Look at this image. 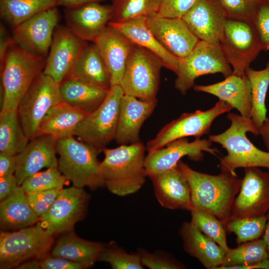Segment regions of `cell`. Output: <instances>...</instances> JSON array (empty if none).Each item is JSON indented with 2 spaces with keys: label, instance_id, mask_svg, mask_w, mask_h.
<instances>
[{
  "label": "cell",
  "instance_id": "1",
  "mask_svg": "<svg viewBox=\"0 0 269 269\" xmlns=\"http://www.w3.org/2000/svg\"><path fill=\"white\" fill-rule=\"evenodd\" d=\"M177 166L188 182L192 209L215 216L225 225L242 179L228 172L211 175L193 170L181 160Z\"/></svg>",
  "mask_w": 269,
  "mask_h": 269
},
{
  "label": "cell",
  "instance_id": "2",
  "mask_svg": "<svg viewBox=\"0 0 269 269\" xmlns=\"http://www.w3.org/2000/svg\"><path fill=\"white\" fill-rule=\"evenodd\" d=\"M145 149L139 141L103 150L104 158L100 162V172L104 186L111 193L125 196L142 187L147 176L144 167Z\"/></svg>",
  "mask_w": 269,
  "mask_h": 269
},
{
  "label": "cell",
  "instance_id": "3",
  "mask_svg": "<svg viewBox=\"0 0 269 269\" xmlns=\"http://www.w3.org/2000/svg\"><path fill=\"white\" fill-rule=\"evenodd\" d=\"M227 118L230 122V127L221 134L209 136L212 142L220 144L227 151V154L220 158L221 170L237 175L236 170L239 168L264 167L269 170V151L256 147L246 135L248 132L259 134L251 119L232 113Z\"/></svg>",
  "mask_w": 269,
  "mask_h": 269
},
{
  "label": "cell",
  "instance_id": "4",
  "mask_svg": "<svg viewBox=\"0 0 269 269\" xmlns=\"http://www.w3.org/2000/svg\"><path fill=\"white\" fill-rule=\"evenodd\" d=\"M46 58L28 51L16 43L9 47L0 70L1 111L17 110L21 99L35 78L43 72Z\"/></svg>",
  "mask_w": 269,
  "mask_h": 269
},
{
  "label": "cell",
  "instance_id": "5",
  "mask_svg": "<svg viewBox=\"0 0 269 269\" xmlns=\"http://www.w3.org/2000/svg\"><path fill=\"white\" fill-rule=\"evenodd\" d=\"M56 149L58 168L73 186L93 190L104 186L99 151L74 136L57 139Z\"/></svg>",
  "mask_w": 269,
  "mask_h": 269
},
{
  "label": "cell",
  "instance_id": "6",
  "mask_svg": "<svg viewBox=\"0 0 269 269\" xmlns=\"http://www.w3.org/2000/svg\"><path fill=\"white\" fill-rule=\"evenodd\" d=\"M53 235L45 230L39 221L34 226L15 232H1L0 268H16L31 260H41L52 247Z\"/></svg>",
  "mask_w": 269,
  "mask_h": 269
},
{
  "label": "cell",
  "instance_id": "7",
  "mask_svg": "<svg viewBox=\"0 0 269 269\" xmlns=\"http://www.w3.org/2000/svg\"><path fill=\"white\" fill-rule=\"evenodd\" d=\"M124 95L120 85L112 86L102 104L79 123L74 136L102 152L115 139L120 104Z\"/></svg>",
  "mask_w": 269,
  "mask_h": 269
},
{
  "label": "cell",
  "instance_id": "8",
  "mask_svg": "<svg viewBox=\"0 0 269 269\" xmlns=\"http://www.w3.org/2000/svg\"><path fill=\"white\" fill-rule=\"evenodd\" d=\"M216 73H221L226 78L233 74V69L220 43L199 40L188 54L179 59L174 87L185 95L194 87L198 77Z\"/></svg>",
  "mask_w": 269,
  "mask_h": 269
},
{
  "label": "cell",
  "instance_id": "9",
  "mask_svg": "<svg viewBox=\"0 0 269 269\" xmlns=\"http://www.w3.org/2000/svg\"><path fill=\"white\" fill-rule=\"evenodd\" d=\"M162 67L157 56L134 45L120 84L124 94L145 101L156 99Z\"/></svg>",
  "mask_w": 269,
  "mask_h": 269
},
{
  "label": "cell",
  "instance_id": "10",
  "mask_svg": "<svg viewBox=\"0 0 269 269\" xmlns=\"http://www.w3.org/2000/svg\"><path fill=\"white\" fill-rule=\"evenodd\" d=\"M62 102L60 84L42 72L21 99L16 110L29 140L39 135L41 122L48 111Z\"/></svg>",
  "mask_w": 269,
  "mask_h": 269
},
{
  "label": "cell",
  "instance_id": "11",
  "mask_svg": "<svg viewBox=\"0 0 269 269\" xmlns=\"http://www.w3.org/2000/svg\"><path fill=\"white\" fill-rule=\"evenodd\" d=\"M233 74L242 75L262 50L251 22L227 18L220 42Z\"/></svg>",
  "mask_w": 269,
  "mask_h": 269
},
{
  "label": "cell",
  "instance_id": "12",
  "mask_svg": "<svg viewBox=\"0 0 269 269\" xmlns=\"http://www.w3.org/2000/svg\"><path fill=\"white\" fill-rule=\"evenodd\" d=\"M234 108L219 100L211 108L182 114L179 118L164 126L146 144L148 152L160 149L171 142L188 136L200 138L209 134L213 121L219 116Z\"/></svg>",
  "mask_w": 269,
  "mask_h": 269
},
{
  "label": "cell",
  "instance_id": "13",
  "mask_svg": "<svg viewBox=\"0 0 269 269\" xmlns=\"http://www.w3.org/2000/svg\"><path fill=\"white\" fill-rule=\"evenodd\" d=\"M269 212V171L244 168L239 192L234 199L229 220L258 217Z\"/></svg>",
  "mask_w": 269,
  "mask_h": 269
},
{
  "label": "cell",
  "instance_id": "14",
  "mask_svg": "<svg viewBox=\"0 0 269 269\" xmlns=\"http://www.w3.org/2000/svg\"><path fill=\"white\" fill-rule=\"evenodd\" d=\"M89 200L83 188H62L50 208L39 217V221L52 235L72 231L85 215Z\"/></svg>",
  "mask_w": 269,
  "mask_h": 269
},
{
  "label": "cell",
  "instance_id": "15",
  "mask_svg": "<svg viewBox=\"0 0 269 269\" xmlns=\"http://www.w3.org/2000/svg\"><path fill=\"white\" fill-rule=\"evenodd\" d=\"M88 44L66 26L57 25L46 58L43 71L58 83L70 74L78 58Z\"/></svg>",
  "mask_w": 269,
  "mask_h": 269
},
{
  "label": "cell",
  "instance_id": "16",
  "mask_svg": "<svg viewBox=\"0 0 269 269\" xmlns=\"http://www.w3.org/2000/svg\"><path fill=\"white\" fill-rule=\"evenodd\" d=\"M212 145L209 139L197 138L190 142L185 137L174 140L160 149L148 152L144 161L147 176L174 167L184 156L194 161H200L203 159L204 152L217 156L219 151L212 147Z\"/></svg>",
  "mask_w": 269,
  "mask_h": 269
},
{
  "label": "cell",
  "instance_id": "17",
  "mask_svg": "<svg viewBox=\"0 0 269 269\" xmlns=\"http://www.w3.org/2000/svg\"><path fill=\"white\" fill-rule=\"evenodd\" d=\"M60 19L57 7L44 11L14 27L12 37L20 47L46 57Z\"/></svg>",
  "mask_w": 269,
  "mask_h": 269
},
{
  "label": "cell",
  "instance_id": "18",
  "mask_svg": "<svg viewBox=\"0 0 269 269\" xmlns=\"http://www.w3.org/2000/svg\"><path fill=\"white\" fill-rule=\"evenodd\" d=\"M66 26L76 35L93 43L104 31L113 16L112 4L87 3L64 11Z\"/></svg>",
  "mask_w": 269,
  "mask_h": 269
},
{
  "label": "cell",
  "instance_id": "19",
  "mask_svg": "<svg viewBox=\"0 0 269 269\" xmlns=\"http://www.w3.org/2000/svg\"><path fill=\"white\" fill-rule=\"evenodd\" d=\"M146 20L148 26L160 44L179 59L188 54L200 40L182 18L154 14L146 17Z\"/></svg>",
  "mask_w": 269,
  "mask_h": 269
},
{
  "label": "cell",
  "instance_id": "20",
  "mask_svg": "<svg viewBox=\"0 0 269 269\" xmlns=\"http://www.w3.org/2000/svg\"><path fill=\"white\" fill-rule=\"evenodd\" d=\"M182 18L200 40L220 43L227 17L218 0H196Z\"/></svg>",
  "mask_w": 269,
  "mask_h": 269
},
{
  "label": "cell",
  "instance_id": "21",
  "mask_svg": "<svg viewBox=\"0 0 269 269\" xmlns=\"http://www.w3.org/2000/svg\"><path fill=\"white\" fill-rule=\"evenodd\" d=\"M57 140L50 135H40L30 140L24 149L16 155L14 175L19 186L27 177L43 168L58 167Z\"/></svg>",
  "mask_w": 269,
  "mask_h": 269
},
{
  "label": "cell",
  "instance_id": "22",
  "mask_svg": "<svg viewBox=\"0 0 269 269\" xmlns=\"http://www.w3.org/2000/svg\"><path fill=\"white\" fill-rule=\"evenodd\" d=\"M157 103L156 99L145 101L124 94L119 108L115 139L121 144L139 141V132L144 121L151 115Z\"/></svg>",
  "mask_w": 269,
  "mask_h": 269
},
{
  "label": "cell",
  "instance_id": "23",
  "mask_svg": "<svg viewBox=\"0 0 269 269\" xmlns=\"http://www.w3.org/2000/svg\"><path fill=\"white\" fill-rule=\"evenodd\" d=\"M93 43L108 69L112 86L120 85L134 44L123 33L109 25Z\"/></svg>",
  "mask_w": 269,
  "mask_h": 269
},
{
  "label": "cell",
  "instance_id": "24",
  "mask_svg": "<svg viewBox=\"0 0 269 269\" xmlns=\"http://www.w3.org/2000/svg\"><path fill=\"white\" fill-rule=\"evenodd\" d=\"M148 177L152 181L155 196L162 207L190 211V186L177 164L168 170Z\"/></svg>",
  "mask_w": 269,
  "mask_h": 269
},
{
  "label": "cell",
  "instance_id": "25",
  "mask_svg": "<svg viewBox=\"0 0 269 269\" xmlns=\"http://www.w3.org/2000/svg\"><path fill=\"white\" fill-rule=\"evenodd\" d=\"M196 92L215 96L236 109L241 116L251 118L252 110L251 87L245 73L232 74L222 81L207 85H194Z\"/></svg>",
  "mask_w": 269,
  "mask_h": 269
},
{
  "label": "cell",
  "instance_id": "26",
  "mask_svg": "<svg viewBox=\"0 0 269 269\" xmlns=\"http://www.w3.org/2000/svg\"><path fill=\"white\" fill-rule=\"evenodd\" d=\"M179 234L184 251L207 269H217L222 264L224 251L203 233L191 221L182 223Z\"/></svg>",
  "mask_w": 269,
  "mask_h": 269
},
{
  "label": "cell",
  "instance_id": "27",
  "mask_svg": "<svg viewBox=\"0 0 269 269\" xmlns=\"http://www.w3.org/2000/svg\"><path fill=\"white\" fill-rule=\"evenodd\" d=\"M108 25L123 33L134 45L155 55L162 61L163 67L176 73L179 58L170 53L158 41L148 26L146 17H139L123 22H110Z\"/></svg>",
  "mask_w": 269,
  "mask_h": 269
},
{
  "label": "cell",
  "instance_id": "28",
  "mask_svg": "<svg viewBox=\"0 0 269 269\" xmlns=\"http://www.w3.org/2000/svg\"><path fill=\"white\" fill-rule=\"evenodd\" d=\"M109 90L74 77H68L60 83L63 102L88 114L102 104Z\"/></svg>",
  "mask_w": 269,
  "mask_h": 269
},
{
  "label": "cell",
  "instance_id": "29",
  "mask_svg": "<svg viewBox=\"0 0 269 269\" xmlns=\"http://www.w3.org/2000/svg\"><path fill=\"white\" fill-rule=\"evenodd\" d=\"M88 113L64 102L53 106L39 127V135L48 134L57 140L74 136L79 124Z\"/></svg>",
  "mask_w": 269,
  "mask_h": 269
},
{
  "label": "cell",
  "instance_id": "30",
  "mask_svg": "<svg viewBox=\"0 0 269 269\" xmlns=\"http://www.w3.org/2000/svg\"><path fill=\"white\" fill-rule=\"evenodd\" d=\"M104 246L102 243L81 239L72 231L60 237L51 255L80 264L86 269L98 261Z\"/></svg>",
  "mask_w": 269,
  "mask_h": 269
},
{
  "label": "cell",
  "instance_id": "31",
  "mask_svg": "<svg viewBox=\"0 0 269 269\" xmlns=\"http://www.w3.org/2000/svg\"><path fill=\"white\" fill-rule=\"evenodd\" d=\"M39 217L29 205L26 193L17 186L13 193L0 203V227L4 229H21L33 225Z\"/></svg>",
  "mask_w": 269,
  "mask_h": 269
},
{
  "label": "cell",
  "instance_id": "32",
  "mask_svg": "<svg viewBox=\"0 0 269 269\" xmlns=\"http://www.w3.org/2000/svg\"><path fill=\"white\" fill-rule=\"evenodd\" d=\"M68 77L79 78L107 90L112 87L108 69L94 43L87 45Z\"/></svg>",
  "mask_w": 269,
  "mask_h": 269
},
{
  "label": "cell",
  "instance_id": "33",
  "mask_svg": "<svg viewBox=\"0 0 269 269\" xmlns=\"http://www.w3.org/2000/svg\"><path fill=\"white\" fill-rule=\"evenodd\" d=\"M58 6V0H0V15L14 27L41 12Z\"/></svg>",
  "mask_w": 269,
  "mask_h": 269
},
{
  "label": "cell",
  "instance_id": "34",
  "mask_svg": "<svg viewBox=\"0 0 269 269\" xmlns=\"http://www.w3.org/2000/svg\"><path fill=\"white\" fill-rule=\"evenodd\" d=\"M17 110L0 113V152L16 155L28 143Z\"/></svg>",
  "mask_w": 269,
  "mask_h": 269
},
{
  "label": "cell",
  "instance_id": "35",
  "mask_svg": "<svg viewBox=\"0 0 269 269\" xmlns=\"http://www.w3.org/2000/svg\"><path fill=\"white\" fill-rule=\"evenodd\" d=\"M269 259L264 239L259 238L239 244L225 253L222 264L217 269H242Z\"/></svg>",
  "mask_w": 269,
  "mask_h": 269
},
{
  "label": "cell",
  "instance_id": "36",
  "mask_svg": "<svg viewBox=\"0 0 269 269\" xmlns=\"http://www.w3.org/2000/svg\"><path fill=\"white\" fill-rule=\"evenodd\" d=\"M246 74L251 87V119L259 130L267 118L265 103L269 86V62L262 70H256L249 67Z\"/></svg>",
  "mask_w": 269,
  "mask_h": 269
},
{
  "label": "cell",
  "instance_id": "37",
  "mask_svg": "<svg viewBox=\"0 0 269 269\" xmlns=\"http://www.w3.org/2000/svg\"><path fill=\"white\" fill-rule=\"evenodd\" d=\"M158 4L159 0H112L110 22H123L156 14Z\"/></svg>",
  "mask_w": 269,
  "mask_h": 269
},
{
  "label": "cell",
  "instance_id": "38",
  "mask_svg": "<svg viewBox=\"0 0 269 269\" xmlns=\"http://www.w3.org/2000/svg\"><path fill=\"white\" fill-rule=\"evenodd\" d=\"M190 212L191 221L227 252L230 248L227 244L226 226L223 223L215 216L201 209H192Z\"/></svg>",
  "mask_w": 269,
  "mask_h": 269
},
{
  "label": "cell",
  "instance_id": "39",
  "mask_svg": "<svg viewBox=\"0 0 269 269\" xmlns=\"http://www.w3.org/2000/svg\"><path fill=\"white\" fill-rule=\"evenodd\" d=\"M267 221V215L252 218L231 220L226 229L236 236V241L239 245L260 238L263 235Z\"/></svg>",
  "mask_w": 269,
  "mask_h": 269
},
{
  "label": "cell",
  "instance_id": "40",
  "mask_svg": "<svg viewBox=\"0 0 269 269\" xmlns=\"http://www.w3.org/2000/svg\"><path fill=\"white\" fill-rule=\"evenodd\" d=\"M68 181L58 167H50L44 171H39L28 176L20 186L26 194L63 188Z\"/></svg>",
  "mask_w": 269,
  "mask_h": 269
},
{
  "label": "cell",
  "instance_id": "41",
  "mask_svg": "<svg viewBox=\"0 0 269 269\" xmlns=\"http://www.w3.org/2000/svg\"><path fill=\"white\" fill-rule=\"evenodd\" d=\"M98 261L108 263L113 269H143L140 254H129L115 243L105 245Z\"/></svg>",
  "mask_w": 269,
  "mask_h": 269
},
{
  "label": "cell",
  "instance_id": "42",
  "mask_svg": "<svg viewBox=\"0 0 269 269\" xmlns=\"http://www.w3.org/2000/svg\"><path fill=\"white\" fill-rule=\"evenodd\" d=\"M227 18L252 22L259 1L256 0H218Z\"/></svg>",
  "mask_w": 269,
  "mask_h": 269
},
{
  "label": "cell",
  "instance_id": "43",
  "mask_svg": "<svg viewBox=\"0 0 269 269\" xmlns=\"http://www.w3.org/2000/svg\"><path fill=\"white\" fill-rule=\"evenodd\" d=\"M252 23L258 36L262 50H269V2L260 0Z\"/></svg>",
  "mask_w": 269,
  "mask_h": 269
},
{
  "label": "cell",
  "instance_id": "44",
  "mask_svg": "<svg viewBox=\"0 0 269 269\" xmlns=\"http://www.w3.org/2000/svg\"><path fill=\"white\" fill-rule=\"evenodd\" d=\"M62 189H53L26 194L29 205L38 217L50 208Z\"/></svg>",
  "mask_w": 269,
  "mask_h": 269
},
{
  "label": "cell",
  "instance_id": "45",
  "mask_svg": "<svg viewBox=\"0 0 269 269\" xmlns=\"http://www.w3.org/2000/svg\"><path fill=\"white\" fill-rule=\"evenodd\" d=\"M196 0H159L156 15L166 17L182 18Z\"/></svg>",
  "mask_w": 269,
  "mask_h": 269
},
{
  "label": "cell",
  "instance_id": "46",
  "mask_svg": "<svg viewBox=\"0 0 269 269\" xmlns=\"http://www.w3.org/2000/svg\"><path fill=\"white\" fill-rule=\"evenodd\" d=\"M139 253L140 255L143 266L150 269H181L185 268L182 263L168 256L142 251Z\"/></svg>",
  "mask_w": 269,
  "mask_h": 269
},
{
  "label": "cell",
  "instance_id": "47",
  "mask_svg": "<svg viewBox=\"0 0 269 269\" xmlns=\"http://www.w3.org/2000/svg\"><path fill=\"white\" fill-rule=\"evenodd\" d=\"M41 268L43 269H83L82 265L56 256H45L40 260Z\"/></svg>",
  "mask_w": 269,
  "mask_h": 269
},
{
  "label": "cell",
  "instance_id": "48",
  "mask_svg": "<svg viewBox=\"0 0 269 269\" xmlns=\"http://www.w3.org/2000/svg\"><path fill=\"white\" fill-rule=\"evenodd\" d=\"M16 168V155L4 152H0V177L14 174Z\"/></svg>",
  "mask_w": 269,
  "mask_h": 269
},
{
  "label": "cell",
  "instance_id": "49",
  "mask_svg": "<svg viewBox=\"0 0 269 269\" xmlns=\"http://www.w3.org/2000/svg\"><path fill=\"white\" fill-rule=\"evenodd\" d=\"M16 43L13 37H11L4 25L0 23V68L2 69L7 51L9 47Z\"/></svg>",
  "mask_w": 269,
  "mask_h": 269
},
{
  "label": "cell",
  "instance_id": "50",
  "mask_svg": "<svg viewBox=\"0 0 269 269\" xmlns=\"http://www.w3.org/2000/svg\"><path fill=\"white\" fill-rule=\"evenodd\" d=\"M18 186L14 174L0 178V200L5 199L10 196Z\"/></svg>",
  "mask_w": 269,
  "mask_h": 269
},
{
  "label": "cell",
  "instance_id": "51",
  "mask_svg": "<svg viewBox=\"0 0 269 269\" xmlns=\"http://www.w3.org/2000/svg\"><path fill=\"white\" fill-rule=\"evenodd\" d=\"M107 0H58V6H64L65 8L74 7L81 5L101 2Z\"/></svg>",
  "mask_w": 269,
  "mask_h": 269
},
{
  "label": "cell",
  "instance_id": "52",
  "mask_svg": "<svg viewBox=\"0 0 269 269\" xmlns=\"http://www.w3.org/2000/svg\"><path fill=\"white\" fill-rule=\"evenodd\" d=\"M259 134L262 138L268 151H269V115L267 117L259 129Z\"/></svg>",
  "mask_w": 269,
  "mask_h": 269
},
{
  "label": "cell",
  "instance_id": "53",
  "mask_svg": "<svg viewBox=\"0 0 269 269\" xmlns=\"http://www.w3.org/2000/svg\"><path fill=\"white\" fill-rule=\"evenodd\" d=\"M16 269H41L40 261L31 260L25 262L19 265Z\"/></svg>",
  "mask_w": 269,
  "mask_h": 269
},
{
  "label": "cell",
  "instance_id": "54",
  "mask_svg": "<svg viewBox=\"0 0 269 269\" xmlns=\"http://www.w3.org/2000/svg\"><path fill=\"white\" fill-rule=\"evenodd\" d=\"M262 238L266 243L269 257V212L267 214V221Z\"/></svg>",
  "mask_w": 269,
  "mask_h": 269
},
{
  "label": "cell",
  "instance_id": "55",
  "mask_svg": "<svg viewBox=\"0 0 269 269\" xmlns=\"http://www.w3.org/2000/svg\"><path fill=\"white\" fill-rule=\"evenodd\" d=\"M267 0V1L269 2V0Z\"/></svg>",
  "mask_w": 269,
  "mask_h": 269
},
{
  "label": "cell",
  "instance_id": "56",
  "mask_svg": "<svg viewBox=\"0 0 269 269\" xmlns=\"http://www.w3.org/2000/svg\"><path fill=\"white\" fill-rule=\"evenodd\" d=\"M257 0V1H259L260 0Z\"/></svg>",
  "mask_w": 269,
  "mask_h": 269
}]
</instances>
